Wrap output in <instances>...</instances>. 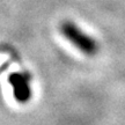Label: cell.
<instances>
[{"label":"cell","mask_w":125,"mask_h":125,"mask_svg":"<svg viewBox=\"0 0 125 125\" xmlns=\"http://www.w3.org/2000/svg\"><path fill=\"white\" fill-rule=\"evenodd\" d=\"M60 31L68 42L87 56H94L98 51V44L92 36L87 35L75 23L65 21L60 26Z\"/></svg>","instance_id":"1"},{"label":"cell","mask_w":125,"mask_h":125,"mask_svg":"<svg viewBox=\"0 0 125 125\" xmlns=\"http://www.w3.org/2000/svg\"><path fill=\"white\" fill-rule=\"evenodd\" d=\"M9 83L13 88L14 97L20 103H27L31 97L30 75L28 73L15 72L8 78Z\"/></svg>","instance_id":"2"}]
</instances>
